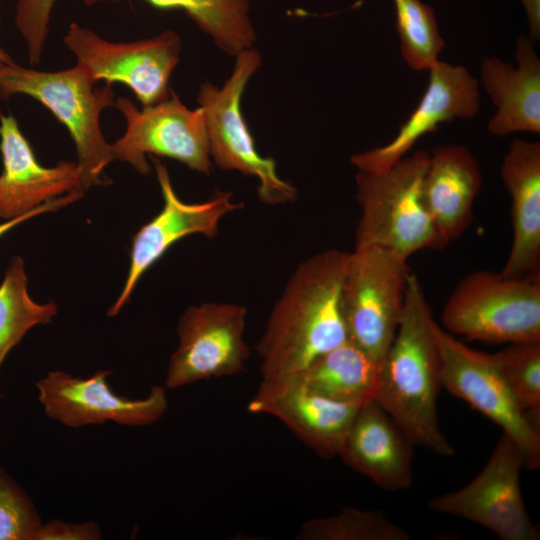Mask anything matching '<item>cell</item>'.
Returning <instances> with one entry per match:
<instances>
[{
  "mask_svg": "<svg viewBox=\"0 0 540 540\" xmlns=\"http://www.w3.org/2000/svg\"><path fill=\"white\" fill-rule=\"evenodd\" d=\"M41 525L30 498L0 467V540H34Z\"/></svg>",
  "mask_w": 540,
  "mask_h": 540,
  "instance_id": "83f0119b",
  "label": "cell"
},
{
  "mask_svg": "<svg viewBox=\"0 0 540 540\" xmlns=\"http://www.w3.org/2000/svg\"><path fill=\"white\" fill-rule=\"evenodd\" d=\"M57 311L54 302L41 304L31 298L24 261L14 256L0 283V366L31 328L51 322Z\"/></svg>",
  "mask_w": 540,
  "mask_h": 540,
  "instance_id": "cb8c5ba5",
  "label": "cell"
},
{
  "mask_svg": "<svg viewBox=\"0 0 540 540\" xmlns=\"http://www.w3.org/2000/svg\"><path fill=\"white\" fill-rule=\"evenodd\" d=\"M513 67L496 57L481 64V80L497 107L488 122L495 136L513 132L540 133V60L528 38L517 39Z\"/></svg>",
  "mask_w": 540,
  "mask_h": 540,
  "instance_id": "44dd1931",
  "label": "cell"
},
{
  "mask_svg": "<svg viewBox=\"0 0 540 540\" xmlns=\"http://www.w3.org/2000/svg\"><path fill=\"white\" fill-rule=\"evenodd\" d=\"M348 256L328 249L297 266L257 343L262 379L298 375L348 339L340 303Z\"/></svg>",
  "mask_w": 540,
  "mask_h": 540,
  "instance_id": "6da1fadb",
  "label": "cell"
},
{
  "mask_svg": "<svg viewBox=\"0 0 540 540\" xmlns=\"http://www.w3.org/2000/svg\"><path fill=\"white\" fill-rule=\"evenodd\" d=\"M298 540H409L410 535L383 512L345 508L339 514L306 521Z\"/></svg>",
  "mask_w": 540,
  "mask_h": 540,
  "instance_id": "d4e9b609",
  "label": "cell"
},
{
  "mask_svg": "<svg viewBox=\"0 0 540 540\" xmlns=\"http://www.w3.org/2000/svg\"><path fill=\"white\" fill-rule=\"evenodd\" d=\"M108 370L79 378L54 370L36 383L38 398L48 417L68 427L104 424L145 426L158 421L168 407L166 387L153 386L142 399L115 394L106 379Z\"/></svg>",
  "mask_w": 540,
  "mask_h": 540,
  "instance_id": "5bb4252c",
  "label": "cell"
},
{
  "mask_svg": "<svg viewBox=\"0 0 540 540\" xmlns=\"http://www.w3.org/2000/svg\"><path fill=\"white\" fill-rule=\"evenodd\" d=\"M413 445L395 419L372 400L359 407L338 456L381 488L399 491L412 484Z\"/></svg>",
  "mask_w": 540,
  "mask_h": 540,
  "instance_id": "ac0fdd59",
  "label": "cell"
},
{
  "mask_svg": "<svg viewBox=\"0 0 540 540\" xmlns=\"http://www.w3.org/2000/svg\"><path fill=\"white\" fill-rule=\"evenodd\" d=\"M63 43L94 81L127 86L142 106L168 98L169 80L182 51L180 36L171 29L136 41L113 42L77 22L69 24Z\"/></svg>",
  "mask_w": 540,
  "mask_h": 540,
  "instance_id": "ba28073f",
  "label": "cell"
},
{
  "mask_svg": "<svg viewBox=\"0 0 540 540\" xmlns=\"http://www.w3.org/2000/svg\"><path fill=\"white\" fill-rule=\"evenodd\" d=\"M429 152L419 150L382 172L357 170L356 200L360 218L355 247L379 246L408 258L415 252L443 249L422 198Z\"/></svg>",
  "mask_w": 540,
  "mask_h": 540,
  "instance_id": "277c9868",
  "label": "cell"
},
{
  "mask_svg": "<svg viewBox=\"0 0 540 540\" xmlns=\"http://www.w3.org/2000/svg\"><path fill=\"white\" fill-rule=\"evenodd\" d=\"M261 65L262 56L254 47L240 52L222 87L208 80L200 84L197 102L204 114L212 163L225 171L255 177L259 199L276 206L293 202L297 189L279 176L272 157L258 152L241 107L245 88Z\"/></svg>",
  "mask_w": 540,
  "mask_h": 540,
  "instance_id": "5b68a950",
  "label": "cell"
},
{
  "mask_svg": "<svg viewBox=\"0 0 540 540\" xmlns=\"http://www.w3.org/2000/svg\"><path fill=\"white\" fill-rule=\"evenodd\" d=\"M97 82L80 65L59 71H40L14 61L0 65V98L16 94L32 97L45 106L68 130L76 149L81 189L106 184L105 168L115 160L112 144L101 129L102 112L114 106L110 84Z\"/></svg>",
  "mask_w": 540,
  "mask_h": 540,
  "instance_id": "3957f363",
  "label": "cell"
},
{
  "mask_svg": "<svg viewBox=\"0 0 540 540\" xmlns=\"http://www.w3.org/2000/svg\"><path fill=\"white\" fill-rule=\"evenodd\" d=\"M478 161L463 145L434 148L422 181L424 205L447 246L459 239L473 221L481 190Z\"/></svg>",
  "mask_w": 540,
  "mask_h": 540,
  "instance_id": "ffe728a7",
  "label": "cell"
},
{
  "mask_svg": "<svg viewBox=\"0 0 540 540\" xmlns=\"http://www.w3.org/2000/svg\"><path fill=\"white\" fill-rule=\"evenodd\" d=\"M447 331L490 344L540 341V271L521 277L477 270L456 285L442 312Z\"/></svg>",
  "mask_w": 540,
  "mask_h": 540,
  "instance_id": "8992f818",
  "label": "cell"
},
{
  "mask_svg": "<svg viewBox=\"0 0 540 540\" xmlns=\"http://www.w3.org/2000/svg\"><path fill=\"white\" fill-rule=\"evenodd\" d=\"M379 369L380 362L347 339L295 376L322 397L360 407L375 400Z\"/></svg>",
  "mask_w": 540,
  "mask_h": 540,
  "instance_id": "7402d4cb",
  "label": "cell"
},
{
  "mask_svg": "<svg viewBox=\"0 0 540 540\" xmlns=\"http://www.w3.org/2000/svg\"><path fill=\"white\" fill-rule=\"evenodd\" d=\"M427 88L415 110L387 144L350 157L361 171L382 172L406 156L415 143L444 122L474 117L480 108L477 80L463 66L438 60L429 68Z\"/></svg>",
  "mask_w": 540,
  "mask_h": 540,
  "instance_id": "9a60e30c",
  "label": "cell"
},
{
  "mask_svg": "<svg viewBox=\"0 0 540 540\" xmlns=\"http://www.w3.org/2000/svg\"><path fill=\"white\" fill-rule=\"evenodd\" d=\"M57 0H17L15 26L24 40L30 65L40 63Z\"/></svg>",
  "mask_w": 540,
  "mask_h": 540,
  "instance_id": "f1b7e54d",
  "label": "cell"
},
{
  "mask_svg": "<svg viewBox=\"0 0 540 540\" xmlns=\"http://www.w3.org/2000/svg\"><path fill=\"white\" fill-rule=\"evenodd\" d=\"M408 257L379 246L349 253L341 287L347 338L381 362L398 329L410 275Z\"/></svg>",
  "mask_w": 540,
  "mask_h": 540,
  "instance_id": "52a82bcc",
  "label": "cell"
},
{
  "mask_svg": "<svg viewBox=\"0 0 540 540\" xmlns=\"http://www.w3.org/2000/svg\"><path fill=\"white\" fill-rule=\"evenodd\" d=\"M522 455L505 433L487 463L464 487L431 499V510L462 518L492 531L503 540H538L522 496Z\"/></svg>",
  "mask_w": 540,
  "mask_h": 540,
  "instance_id": "7c38bea8",
  "label": "cell"
},
{
  "mask_svg": "<svg viewBox=\"0 0 540 540\" xmlns=\"http://www.w3.org/2000/svg\"><path fill=\"white\" fill-rule=\"evenodd\" d=\"M501 178L511 199L513 236L500 272L521 277L540 271V142L513 140Z\"/></svg>",
  "mask_w": 540,
  "mask_h": 540,
  "instance_id": "d6986e66",
  "label": "cell"
},
{
  "mask_svg": "<svg viewBox=\"0 0 540 540\" xmlns=\"http://www.w3.org/2000/svg\"><path fill=\"white\" fill-rule=\"evenodd\" d=\"M1 20V18H0ZM13 61L12 57L0 44V65Z\"/></svg>",
  "mask_w": 540,
  "mask_h": 540,
  "instance_id": "d6a6232c",
  "label": "cell"
},
{
  "mask_svg": "<svg viewBox=\"0 0 540 540\" xmlns=\"http://www.w3.org/2000/svg\"><path fill=\"white\" fill-rule=\"evenodd\" d=\"M436 338L441 355V386L467 402L507 434L517 445L523 466L540 467V434L501 376L493 354L476 351L437 323Z\"/></svg>",
  "mask_w": 540,
  "mask_h": 540,
  "instance_id": "9c48e42d",
  "label": "cell"
},
{
  "mask_svg": "<svg viewBox=\"0 0 540 540\" xmlns=\"http://www.w3.org/2000/svg\"><path fill=\"white\" fill-rule=\"evenodd\" d=\"M114 107L126 122L125 132L112 144L115 159L141 175L151 171L147 156L170 158L201 174L211 173L213 163L200 107L188 108L172 89L168 98L154 105L138 108L129 98L118 97Z\"/></svg>",
  "mask_w": 540,
  "mask_h": 540,
  "instance_id": "30bf717a",
  "label": "cell"
},
{
  "mask_svg": "<svg viewBox=\"0 0 540 540\" xmlns=\"http://www.w3.org/2000/svg\"><path fill=\"white\" fill-rule=\"evenodd\" d=\"M247 313L237 303L189 306L178 321L179 341L169 359L165 387L176 389L243 372L250 355L244 339Z\"/></svg>",
  "mask_w": 540,
  "mask_h": 540,
  "instance_id": "8fae6325",
  "label": "cell"
},
{
  "mask_svg": "<svg viewBox=\"0 0 540 540\" xmlns=\"http://www.w3.org/2000/svg\"><path fill=\"white\" fill-rule=\"evenodd\" d=\"M84 193L81 191L73 192L70 194H66L64 196L58 197L55 199L57 202L40 210L34 211L32 213H29L27 215L21 216L19 218H15L12 220L3 221L0 223V237H2L4 234L12 230L17 225L46 212L50 211H56L62 207L68 206L69 204H72L76 202L77 200L81 199L83 197ZM55 202V201H54Z\"/></svg>",
  "mask_w": 540,
  "mask_h": 540,
  "instance_id": "4dcf8cb0",
  "label": "cell"
},
{
  "mask_svg": "<svg viewBox=\"0 0 540 540\" xmlns=\"http://www.w3.org/2000/svg\"><path fill=\"white\" fill-rule=\"evenodd\" d=\"M527 13L530 38L536 41L540 37V0H521Z\"/></svg>",
  "mask_w": 540,
  "mask_h": 540,
  "instance_id": "1f68e13d",
  "label": "cell"
},
{
  "mask_svg": "<svg viewBox=\"0 0 540 540\" xmlns=\"http://www.w3.org/2000/svg\"><path fill=\"white\" fill-rule=\"evenodd\" d=\"M496 366L518 404L539 418L540 341L512 343L493 354Z\"/></svg>",
  "mask_w": 540,
  "mask_h": 540,
  "instance_id": "4316f807",
  "label": "cell"
},
{
  "mask_svg": "<svg viewBox=\"0 0 540 540\" xmlns=\"http://www.w3.org/2000/svg\"><path fill=\"white\" fill-rule=\"evenodd\" d=\"M247 409L279 419L319 456L332 458L338 456L359 406L322 397L297 376H286L262 379Z\"/></svg>",
  "mask_w": 540,
  "mask_h": 540,
  "instance_id": "e0dca14e",
  "label": "cell"
},
{
  "mask_svg": "<svg viewBox=\"0 0 540 540\" xmlns=\"http://www.w3.org/2000/svg\"><path fill=\"white\" fill-rule=\"evenodd\" d=\"M159 183L163 207L134 235L130 263L123 288L107 314L115 316L127 303L137 283L167 251L179 240L190 235H203L213 239L218 234L220 221L228 214L244 207L233 200L230 191H216L199 203H187L176 194L168 170L156 156H149Z\"/></svg>",
  "mask_w": 540,
  "mask_h": 540,
  "instance_id": "4fadbf2b",
  "label": "cell"
},
{
  "mask_svg": "<svg viewBox=\"0 0 540 540\" xmlns=\"http://www.w3.org/2000/svg\"><path fill=\"white\" fill-rule=\"evenodd\" d=\"M436 325L423 287L412 273L398 329L380 362L375 400L414 444L451 457L455 454L454 447L441 430L437 417L442 386Z\"/></svg>",
  "mask_w": 540,
  "mask_h": 540,
  "instance_id": "7a4b0ae2",
  "label": "cell"
},
{
  "mask_svg": "<svg viewBox=\"0 0 540 540\" xmlns=\"http://www.w3.org/2000/svg\"><path fill=\"white\" fill-rule=\"evenodd\" d=\"M101 538L99 527L93 522L83 524L51 520L42 523L34 540H95Z\"/></svg>",
  "mask_w": 540,
  "mask_h": 540,
  "instance_id": "f546056e",
  "label": "cell"
},
{
  "mask_svg": "<svg viewBox=\"0 0 540 540\" xmlns=\"http://www.w3.org/2000/svg\"><path fill=\"white\" fill-rule=\"evenodd\" d=\"M393 1L403 59L414 70H429L445 46L433 9L421 0Z\"/></svg>",
  "mask_w": 540,
  "mask_h": 540,
  "instance_id": "484cf974",
  "label": "cell"
},
{
  "mask_svg": "<svg viewBox=\"0 0 540 540\" xmlns=\"http://www.w3.org/2000/svg\"><path fill=\"white\" fill-rule=\"evenodd\" d=\"M91 6L107 0H79ZM158 9L180 10L227 55L253 48L256 29L249 0H145Z\"/></svg>",
  "mask_w": 540,
  "mask_h": 540,
  "instance_id": "603a6c76",
  "label": "cell"
},
{
  "mask_svg": "<svg viewBox=\"0 0 540 540\" xmlns=\"http://www.w3.org/2000/svg\"><path fill=\"white\" fill-rule=\"evenodd\" d=\"M0 152L3 221L46 208L56 203L58 197L83 191L77 163L61 160L52 167L41 165L12 114L0 115Z\"/></svg>",
  "mask_w": 540,
  "mask_h": 540,
  "instance_id": "2e32d148",
  "label": "cell"
}]
</instances>
